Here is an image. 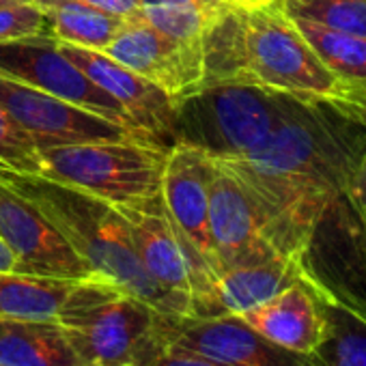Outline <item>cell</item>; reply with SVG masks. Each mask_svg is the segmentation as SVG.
Here are the masks:
<instances>
[{"label": "cell", "instance_id": "cell-1", "mask_svg": "<svg viewBox=\"0 0 366 366\" xmlns=\"http://www.w3.org/2000/svg\"><path fill=\"white\" fill-rule=\"evenodd\" d=\"M364 159L366 121L291 99L257 149L218 162L257 203L269 246L304 261L323 216L347 197Z\"/></svg>", "mask_w": 366, "mask_h": 366}, {"label": "cell", "instance_id": "cell-2", "mask_svg": "<svg viewBox=\"0 0 366 366\" xmlns=\"http://www.w3.org/2000/svg\"><path fill=\"white\" fill-rule=\"evenodd\" d=\"M203 52V86H254L366 121V86L330 71L278 3L231 5L207 29Z\"/></svg>", "mask_w": 366, "mask_h": 366}, {"label": "cell", "instance_id": "cell-3", "mask_svg": "<svg viewBox=\"0 0 366 366\" xmlns=\"http://www.w3.org/2000/svg\"><path fill=\"white\" fill-rule=\"evenodd\" d=\"M0 181L26 197L63 233L93 276L117 282L162 312L186 315L147 276L119 207L41 174H20L0 168Z\"/></svg>", "mask_w": 366, "mask_h": 366}, {"label": "cell", "instance_id": "cell-4", "mask_svg": "<svg viewBox=\"0 0 366 366\" xmlns=\"http://www.w3.org/2000/svg\"><path fill=\"white\" fill-rule=\"evenodd\" d=\"M170 312L117 282L78 280L54 319L82 366H151L168 351Z\"/></svg>", "mask_w": 366, "mask_h": 366}, {"label": "cell", "instance_id": "cell-5", "mask_svg": "<svg viewBox=\"0 0 366 366\" xmlns=\"http://www.w3.org/2000/svg\"><path fill=\"white\" fill-rule=\"evenodd\" d=\"M166 147L123 138L41 149V177L89 192L114 207L162 194Z\"/></svg>", "mask_w": 366, "mask_h": 366}, {"label": "cell", "instance_id": "cell-6", "mask_svg": "<svg viewBox=\"0 0 366 366\" xmlns=\"http://www.w3.org/2000/svg\"><path fill=\"white\" fill-rule=\"evenodd\" d=\"M291 97L242 84L201 86L177 104L174 144L212 157H239L257 149L280 123Z\"/></svg>", "mask_w": 366, "mask_h": 366}, {"label": "cell", "instance_id": "cell-7", "mask_svg": "<svg viewBox=\"0 0 366 366\" xmlns=\"http://www.w3.org/2000/svg\"><path fill=\"white\" fill-rule=\"evenodd\" d=\"M214 159L205 151L177 142L168 151V162L162 179V203L172 220L183 248H186L194 295L192 315L209 300L214 280L218 278V263L209 235V181Z\"/></svg>", "mask_w": 366, "mask_h": 366}, {"label": "cell", "instance_id": "cell-8", "mask_svg": "<svg viewBox=\"0 0 366 366\" xmlns=\"http://www.w3.org/2000/svg\"><path fill=\"white\" fill-rule=\"evenodd\" d=\"M0 76L46 91L149 138L132 123L127 112L104 89H99L76 63L61 52V46L54 37H26L0 44ZM149 140L155 142L153 138Z\"/></svg>", "mask_w": 366, "mask_h": 366}, {"label": "cell", "instance_id": "cell-9", "mask_svg": "<svg viewBox=\"0 0 366 366\" xmlns=\"http://www.w3.org/2000/svg\"><path fill=\"white\" fill-rule=\"evenodd\" d=\"M0 237L14 252L20 274L63 280L93 276L63 233L5 181H0Z\"/></svg>", "mask_w": 366, "mask_h": 366}, {"label": "cell", "instance_id": "cell-10", "mask_svg": "<svg viewBox=\"0 0 366 366\" xmlns=\"http://www.w3.org/2000/svg\"><path fill=\"white\" fill-rule=\"evenodd\" d=\"M168 349L197 353L227 366H317L315 353L278 347L233 315H172Z\"/></svg>", "mask_w": 366, "mask_h": 366}, {"label": "cell", "instance_id": "cell-11", "mask_svg": "<svg viewBox=\"0 0 366 366\" xmlns=\"http://www.w3.org/2000/svg\"><path fill=\"white\" fill-rule=\"evenodd\" d=\"M104 54L157 84L177 104L201 91L205 80L203 46L172 39L140 16L127 20L125 29L114 37Z\"/></svg>", "mask_w": 366, "mask_h": 366}, {"label": "cell", "instance_id": "cell-12", "mask_svg": "<svg viewBox=\"0 0 366 366\" xmlns=\"http://www.w3.org/2000/svg\"><path fill=\"white\" fill-rule=\"evenodd\" d=\"M0 102L11 110V114L31 134L39 149L123 138L151 142L142 134H136L80 106L59 99L46 91L33 89L29 84L3 76H0Z\"/></svg>", "mask_w": 366, "mask_h": 366}, {"label": "cell", "instance_id": "cell-13", "mask_svg": "<svg viewBox=\"0 0 366 366\" xmlns=\"http://www.w3.org/2000/svg\"><path fill=\"white\" fill-rule=\"evenodd\" d=\"M209 235L218 263V276L231 267L282 257L265 237L263 218L257 203L242 186V181L218 159H214L209 181Z\"/></svg>", "mask_w": 366, "mask_h": 366}, {"label": "cell", "instance_id": "cell-14", "mask_svg": "<svg viewBox=\"0 0 366 366\" xmlns=\"http://www.w3.org/2000/svg\"><path fill=\"white\" fill-rule=\"evenodd\" d=\"M61 52L76 63L99 89H104L132 119V123L153 138L157 144L174 147V117L177 102L157 84L138 76L129 67L117 63L104 52L61 44Z\"/></svg>", "mask_w": 366, "mask_h": 366}, {"label": "cell", "instance_id": "cell-15", "mask_svg": "<svg viewBox=\"0 0 366 366\" xmlns=\"http://www.w3.org/2000/svg\"><path fill=\"white\" fill-rule=\"evenodd\" d=\"M119 212L127 220L136 254L147 276L170 295L183 312L192 315V267L183 242L164 209L162 194L134 205H123Z\"/></svg>", "mask_w": 366, "mask_h": 366}, {"label": "cell", "instance_id": "cell-16", "mask_svg": "<svg viewBox=\"0 0 366 366\" xmlns=\"http://www.w3.org/2000/svg\"><path fill=\"white\" fill-rule=\"evenodd\" d=\"M237 317L269 342L295 353H312L327 330L323 297L306 278Z\"/></svg>", "mask_w": 366, "mask_h": 366}, {"label": "cell", "instance_id": "cell-17", "mask_svg": "<svg viewBox=\"0 0 366 366\" xmlns=\"http://www.w3.org/2000/svg\"><path fill=\"white\" fill-rule=\"evenodd\" d=\"M304 276V261L289 257H272L261 263L224 269L214 280L209 300L197 317H237L267 302Z\"/></svg>", "mask_w": 366, "mask_h": 366}, {"label": "cell", "instance_id": "cell-18", "mask_svg": "<svg viewBox=\"0 0 366 366\" xmlns=\"http://www.w3.org/2000/svg\"><path fill=\"white\" fill-rule=\"evenodd\" d=\"M0 366H82L56 321L0 319Z\"/></svg>", "mask_w": 366, "mask_h": 366}, {"label": "cell", "instance_id": "cell-19", "mask_svg": "<svg viewBox=\"0 0 366 366\" xmlns=\"http://www.w3.org/2000/svg\"><path fill=\"white\" fill-rule=\"evenodd\" d=\"M78 280L0 272V319L54 321Z\"/></svg>", "mask_w": 366, "mask_h": 366}, {"label": "cell", "instance_id": "cell-20", "mask_svg": "<svg viewBox=\"0 0 366 366\" xmlns=\"http://www.w3.org/2000/svg\"><path fill=\"white\" fill-rule=\"evenodd\" d=\"M39 9L46 14L56 41L97 52H104L127 24L125 18L71 3V0H50L46 5H39Z\"/></svg>", "mask_w": 366, "mask_h": 366}, {"label": "cell", "instance_id": "cell-21", "mask_svg": "<svg viewBox=\"0 0 366 366\" xmlns=\"http://www.w3.org/2000/svg\"><path fill=\"white\" fill-rule=\"evenodd\" d=\"M233 0H140V18L190 46H203L212 22L227 11Z\"/></svg>", "mask_w": 366, "mask_h": 366}, {"label": "cell", "instance_id": "cell-22", "mask_svg": "<svg viewBox=\"0 0 366 366\" xmlns=\"http://www.w3.org/2000/svg\"><path fill=\"white\" fill-rule=\"evenodd\" d=\"M291 18V16H289ZM317 59L336 76L366 86V37L325 26L308 18H291Z\"/></svg>", "mask_w": 366, "mask_h": 366}, {"label": "cell", "instance_id": "cell-23", "mask_svg": "<svg viewBox=\"0 0 366 366\" xmlns=\"http://www.w3.org/2000/svg\"><path fill=\"white\" fill-rule=\"evenodd\" d=\"M327 330L312 351L317 366H366V321L323 297Z\"/></svg>", "mask_w": 366, "mask_h": 366}, {"label": "cell", "instance_id": "cell-24", "mask_svg": "<svg viewBox=\"0 0 366 366\" xmlns=\"http://www.w3.org/2000/svg\"><path fill=\"white\" fill-rule=\"evenodd\" d=\"M278 5L291 18H308L366 37V0H282Z\"/></svg>", "mask_w": 366, "mask_h": 366}, {"label": "cell", "instance_id": "cell-25", "mask_svg": "<svg viewBox=\"0 0 366 366\" xmlns=\"http://www.w3.org/2000/svg\"><path fill=\"white\" fill-rule=\"evenodd\" d=\"M0 168L20 174H41V149L0 102Z\"/></svg>", "mask_w": 366, "mask_h": 366}, {"label": "cell", "instance_id": "cell-26", "mask_svg": "<svg viewBox=\"0 0 366 366\" xmlns=\"http://www.w3.org/2000/svg\"><path fill=\"white\" fill-rule=\"evenodd\" d=\"M26 37H52L46 14L35 3L0 9V44Z\"/></svg>", "mask_w": 366, "mask_h": 366}, {"label": "cell", "instance_id": "cell-27", "mask_svg": "<svg viewBox=\"0 0 366 366\" xmlns=\"http://www.w3.org/2000/svg\"><path fill=\"white\" fill-rule=\"evenodd\" d=\"M33 3L39 7V5L50 3V0H33ZM71 3H80V5H86L106 14H112V16L125 18V20H132L140 14V0H71Z\"/></svg>", "mask_w": 366, "mask_h": 366}, {"label": "cell", "instance_id": "cell-28", "mask_svg": "<svg viewBox=\"0 0 366 366\" xmlns=\"http://www.w3.org/2000/svg\"><path fill=\"white\" fill-rule=\"evenodd\" d=\"M353 209V214L357 216L360 229H362V237H364V250H366V159L355 177V181L351 183V188L345 197Z\"/></svg>", "mask_w": 366, "mask_h": 366}, {"label": "cell", "instance_id": "cell-29", "mask_svg": "<svg viewBox=\"0 0 366 366\" xmlns=\"http://www.w3.org/2000/svg\"><path fill=\"white\" fill-rule=\"evenodd\" d=\"M151 366H227L214 360H207L197 353L179 351V349H168L162 357H157Z\"/></svg>", "mask_w": 366, "mask_h": 366}, {"label": "cell", "instance_id": "cell-30", "mask_svg": "<svg viewBox=\"0 0 366 366\" xmlns=\"http://www.w3.org/2000/svg\"><path fill=\"white\" fill-rule=\"evenodd\" d=\"M0 272H16V257L0 237Z\"/></svg>", "mask_w": 366, "mask_h": 366}, {"label": "cell", "instance_id": "cell-31", "mask_svg": "<svg viewBox=\"0 0 366 366\" xmlns=\"http://www.w3.org/2000/svg\"><path fill=\"white\" fill-rule=\"evenodd\" d=\"M235 5H248V7H254V5H272V3H282V0H233Z\"/></svg>", "mask_w": 366, "mask_h": 366}, {"label": "cell", "instance_id": "cell-32", "mask_svg": "<svg viewBox=\"0 0 366 366\" xmlns=\"http://www.w3.org/2000/svg\"><path fill=\"white\" fill-rule=\"evenodd\" d=\"M33 0H0V9L5 7H18V5H29Z\"/></svg>", "mask_w": 366, "mask_h": 366}]
</instances>
